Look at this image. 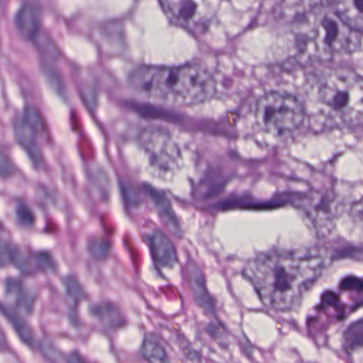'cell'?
Here are the masks:
<instances>
[{"mask_svg":"<svg viewBox=\"0 0 363 363\" xmlns=\"http://www.w3.org/2000/svg\"><path fill=\"white\" fill-rule=\"evenodd\" d=\"M324 267V258L316 250L272 252L252 259L244 275L267 308L290 311L318 281Z\"/></svg>","mask_w":363,"mask_h":363,"instance_id":"cell-1","label":"cell"},{"mask_svg":"<svg viewBox=\"0 0 363 363\" xmlns=\"http://www.w3.org/2000/svg\"><path fill=\"white\" fill-rule=\"evenodd\" d=\"M135 92L172 107H191L205 103L216 93V82L199 63L182 67H139L129 75Z\"/></svg>","mask_w":363,"mask_h":363,"instance_id":"cell-2","label":"cell"},{"mask_svg":"<svg viewBox=\"0 0 363 363\" xmlns=\"http://www.w3.org/2000/svg\"><path fill=\"white\" fill-rule=\"evenodd\" d=\"M362 82L348 71L325 73L316 84L315 101L320 116L333 125H359L363 111Z\"/></svg>","mask_w":363,"mask_h":363,"instance_id":"cell-3","label":"cell"},{"mask_svg":"<svg viewBox=\"0 0 363 363\" xmlns=\"http://www.w3.org/2000/svg\"><path fill=\"white\" fill-rule=\"evenodd\" d=\"M306 40L318 57L346 54L361 48V33L346 26L335 9H320L308 20Z\"/></svg>","mask_w":363,"mask_h":363,"instance_id":"cell-4","label":"cell"},{"mask_svg":"<svg viewBox=\"0 0 363 363\" xmlns=\"http://www.w3.org/2000/svg\"><path fill=\"white\" fill-rule=\"evenodd\" d=\"M255 116L263 130L276 135H284L303 125L306 112L303 103L294 95L272 92L259 99Z\"/></svg>","mask_w":363,"mask_h":363,"instance_id":"cell-5","label":"cell"},{"mask_svg":"<svg viewBox=\"0 0 363 363\" xmlns=\"http://www.w3.org/2000/svg\"><path fill=\"white\" fill-rule=\"evenodd\" d=\"M140 143L159 177L169 178L179 171L182 152L169 131L161 127H148L140 135Z\"/></svg>","mask_w":363,"mask_h":363,"instance_id":"cell-6","label":"cell"},{"mask_svg":"<svg viewBox=\"0 0 363 363\" xmlns=\"http://www.w3.org/2000/svg\"><path fill=\"white\" fill-rule=\"evenodd\" d=\"M163 11L174 24L191 31L201 33L209 27L218 3L213 1H163L161 3Z\"/></svg>","mask_w":363,"mask_h":363,"instance_id":"cell-7","label":"cell"},{"mask_svg":"<svg viewBox=\"0 0 363 363\" xmlns=\"http://www.w3.org/2000/svg\"><path fill=\"white\" fill-rule=\"evenodd\" d=\"M16 26L20 35L28 41H35L41 29V10L35 4L26 3L18 9Z\"/></svg>","mask_w":363,"mask_h":363,"instance_id":"cell-8","label":"cell"},{"mask_svg":"<svg viewBox=\"0 0 363 363\" xmlns=\"http://www.w3.org/2000/svg\"><path fill=\"white\" fill-rule=\"evenodd\" d=\"M14 135L18 145L27 152L35 167L43 164V152L40 146V138L23 122L22 118H16L13 125Z\"/></svg>","mask_w":363,"mask_h":363,"instance_id":"cell-9","label":"cell"},{"mask_svg":"<svg viewBox=\"0 0 363 363\" xmlns=\"http://www.w3.org/2000/svg\"><path fill=\"white\" fill-rule=\"evenodd\" d=\"M150 247L155 262L161 269H171L177 262L173 243L161 231H155L150 235Z\"/></svg>","mask_w":363,"mask_h":363,"instance_id":"cell-10","label":"cell"},{"mask_svg":"<svg viewBox=\"0 0 363 363\" xmlns=\"http://www.w3.org/2000/svg\"><path fill=\"white\" fill-rule=\"evenodd\" d=\"M6 294L13 303L18 313L29 314L35 307V297L23 284L22 280L9 278L5 284Z\"/></svg>","mask_w":363,"mask_h":363,"instance_id":"cell-11","label":"cell"},{"mask_svg":"<svg viewBox=\"0 0 363 363\" xmlns=\"http://www.w3.org/2000/svg\"><path fill=\"white\" fill-rule=\"evenodd\" d=\"M335 13L346 26L358 33L362 31L363 16L360 1H344L335 4Z\"/></svg>","mask_w":363,"mask_h":363,"instance_id":"cell-12","label":"cell"},{"mask_svg":"<svg viewBox=\"0 0 363 363\" xmlns=\"http://www.w3.org/2000/svg\"><path fill=\"white\" fill-rule=\"evenodd\" d=\"M189 276H190V284L192 286L193 296L199 306L207 310V311H213V303L211 297L208 294L206 289L205 279L201 269L195 264H191L189 267Z\"/></svg>","mask_w":363,"mask_h":363,"instance_id":"cell-13","label":"cell"},{"mask_svg":"<svg viewBox=\"0 0 363 363\" xmlns=\"http://www.w3.org/2000/svg\"><path fill=\"white\" fill-rule=\"evenodd\" d=\"M0 312L8 318L12 326L16 329V333L20 335L21 339L28 344V345L33 346L35 344V333H33V329L29 326L28 323L25 322L24 318L21 316L20 313L16 312V310L12 309L11 307L4 305L0 303Z\"/></svg>","mask_w":363,"mask_h":363,"instance_id":"cell-14","label":"cell"},{"mask_svg":"<svg viewBox=\"0 0 363 363\" xmlns=\"http://www.w3.org/2000/svg\"><path fill=\"white\" fill-rule=\"evenodd\" d=\"M142 356L150 363H169V357L162 344L154 337L146 335L141 347Z\"/></svg>","mask_w":363,"mask_h":363,"instance_id":"cell-15","label":"cell"},{"mask_svg":"<svg viewBox=\"0 0 363 363\" xmlns=\"http://www.w3.org/2000/svg\"><path fill=\"white\" fill-rule=\"evenodd\" d=\"M23 122L35 133L39 138H46L48 135V126L43 114L38 108L33 106H27L24 113L21 116Z\"/></svg>","mask_w":363,"mask_h":363,"instance_id":"cell-16","label":"cell"},{"mask_svg":"<svg viewBox=\"0 0 363 363\" xmlns=\"http://www.w3.org/2000/svg\"><path fill=\"white\" fill-rule=\"evenodd\" d=\"M92 314L106 327L116 328L121 325L120 312L112 303H103L94 306Z\"/></svg>","mask_w":363,"mask_h":363,"instance_id":"cell-17","label":"cell"},{"mask_svg":"<svg viewBox=\"0 0 363 363\" xmlns=\"http://www.w3.org/2000/svg\"><path fill=\"white\" fill-rule=\"evenodd\" d=\"M363 322L359 320L354 324L350 325L344 333V346L348 352H356L362 347L363 343Z\"/></svg>","mask_w":363,"mask_h":363,"instance_id":"cell-18","label":"cell"},{"mask_svg":"<svg viewBox=\"0 0 363 363\" xmlns=\"http://www.w3.org/2000/svg\"><path fill=\"white\" fill-rule=\"evenodd\" d=\"M111 244L105 238H91L88 242V252L94 260L103 261L110 255Z\"/></svg>","mask_w":363,"mask_h":363,"instance_id":"cell-19","label":"cell"},{"mask_svg":"<svg viewBox=\"0 0 363 363\" xmlns=\"http://www.w3.org/2000/svg\"><path fill=\"white\" fill-rule=\"evenodd\" d=\"M65 290L75 303H80L86 298V293L79 280L73 275L67 276L63 280Z\"/></svg>","mask_w":363,"mask_h":363,"instance_id":"cell-20","label":"cell"},{"mask_svg":"<svg viewBox=\"0 0 363 363\" xmlns=\"http://www.w3.org/2000/svg\"><path fill=\"white\" fill-rule=\"evenodd\" d=\"M35 256V265L38 272L55 271L57 269V263L54 257L48 252H33Z\"/></svg>","mask_w":363,"mask_h":363,"instance_id":"cell-21","label":"cell"},{"mask_svg":"<svg viewBox=\"0 0 363 363\" xmlns=\"http://www.w3.org/2000/svg\"><path fill=\"white\" fill-rule=\"evenodd\" d=\"M16 218H18V224L24 227H30L35 224V216L31 211L28 206L21 203L16 208Z\"/></svg>","mask_w":363,"mask_h":363,"instance_id":"cell-22","label":"cell"},{"mask_svg":"<svg viewBox=\"0 0 363 363\" xmlns=\"http://www.w3.org/2000/svg\"><path fill=\"white\" fill-rule=\"evenodd\" d=\"M16 169L11 159L0 150V178H10L16 174Z\"/></svg>","mask_w":363,"mask_h":363,"instance_id":"cell-23","label":"cell"},{"mask_svg":"<svg viewBox=\"0 0 363 363\" xmlns=\"http://www.w3.org/2000/svg\"><path fill=\"white\" fill-rule=\"evenodd\" d=\"M12 245L10 242L0 239V267L11 264Z\"/></svg>","mask_w":363,"mask_h":363,"instance_id":"cell-24","label":"cell"},{"mask_svg":"<svg viewBox=\"0 0 363 363\" xmlns=\"http://www.w3.org/2000/svg\"><path fill=\"white\" fill-rule=\"evenodd\" d=\"M67 363H86L84 357L78 352H73L69 354V358H67Z\"/></svg>","mask_w":363,"mask_h":363,"instance_id":"cell-25","label":"cell"}]
</instances>
